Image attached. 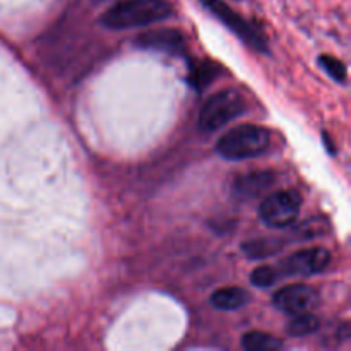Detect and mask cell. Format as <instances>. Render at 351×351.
Here are the masks:
<instances>
[{
    "label": "cell",
    "mask_w": 351,
    "mask_h": 351,
    "mask_svg": "<svg viewBox=\"0 0 351 351\" xmlns=\"http://www.w3.org/2000/svg\"><path fill=\"white\" fill-rule=\"evenodd\" d=\"M173 7L167 0H122L110 7L99 23L108 29H130L168 19Z\"/></svg>",
    "instance_id": "1"
},
{
    "label": "cell",
    "mask_w": 351,
    "mask_h": 351,
    "mask_svg": "<svg viewBox=\"0 0 351 351\" xmlns=\"http://www.w3.org/2000/svg\"><path fill=\"white\" fill-rule=\"evenodd\" d=\"M271 144V132L261 125H239L226 132L216 144L219 156L230 161L249 160L267 151Z\"/></svg>",
    "instance_id": "2"
},
{
    "label": "cell",
    "mask_w": 351,
    "mask_h": 351,
    "mask_svg": "<svg viewBox=\"0 0 351 351\" xmlns=\"http://www.w3.org/2000/svg\"><path fill=\"white\" fill-rule=\"evenodd\" d=\"M245 112V101L235 89H223L209 96L199 112L197 127L201 132L213 134Z\"/></svg>",
    "instance_id": "3"
},
{
    "label": "cell",
    "mask_w": 351,
    "mask_h": 351,
    "mask_svg": "<svg viewBox=\"0 0 351 351\" xmlns=\"http://www.w3.org/2000/svg\"><path fill=\"white\" fill-rule=\"evenodd\" d=\"M302 195L293 189L269 194L259 206L261 219L271 228H285L300 215Z\"/></svg>",
    "instance_id": "4"
},
{
    "label": "cell",
    "mask_w": 351,
    "mask_h": 351,
    "mask_svg": "<svg viewBox=\"0 0 351 351\" xmlns=\"http://www.w3.org/2000/svg\"><path fill=\"white\" fill-rule=\"evenodd\" d=\"M209 12L215 14L230 31L237 34L240 40L245 41L249 47H252L257 51H267V40L263 34V31L257 29L250 23H247L240 14H237L228 3L223 0H199Z\"/></svg>",
    "instance_id": "5"
},
{
    "label": "cell",
    "mask_w": 351,
    "mask_h": 351,
    "mask_svg": "<svg viewBox=\"0 0 351 351\" xmlns=\"http://www.w3.org/2000/svg\"><path fill=\"white\" fill-rule=\"evenodd\" d=\"M331 263V254L322 247L298 250L281 263V276H312L322 273Z\"/></svg>",
    "instance_id": "6"
},
{
    "label": "cell",
    "mask_w": 351,
    "mask_h": 351,
    "mask_svg": "<svg viewBox=\"0 0 351 351\" xmlns=\"http://www.w3.org/2000/svg\"><path fill=\"white\" fill-rule=\"evenodd\" d=\"M273 304L285 314H304L319 304V293L308 285H288L274 293Z\"/></svg>",
    "instance_id": "7"
},
{
    "label": "cell",
    "mask_w": 351,
    "mask_h": 351,
    "mask_svg": "<svg viewBox=\"0 0 351 351\" xmlns=\"http://www.w3.org/2000/svg\"><path fill=\"white\" fill-rule=\"evenodd\" d=\"M134 45L141 50L160 51L168 55H182L185 51V40L177 29H153L139 34Z\"/></svg>",
    "instance_id": "8"
},
{
    "label": "cell",
    "mask_w": 351,
    "mask_h": 351,
    "mask_svg": "<svg viewBox=\"0 0 351 351\" xmlns=\"http://www.w3.org/2000/svg\"><path fill=\"white\" fill-rule=\"evenodd\" d=\"M274 184H276V175L273 171H250V173L237 178L233 191L240 199H254L269 191Z\"/></svg>",
    "instance_id": "9"
},
{
    "label": "cell",
    "mask_w": 351,
    "mask_h": 351,
    "mask_svg": "<svg viewBox=\"0 0 351 351\" xmlns=\"http://www.w3.org/2000/svg\"><path fill=\"white\" fill-rule=\"evenodd\" d=\"M249 302V295L245 290L237 287L219 288L211 295V304L219 311H237Z\"/></svg>",
    "instance_id": "10"
},
{
    "label": "cell",
    "mask_w": 351,
    "mask_h": 351,
    "mask_svg": "<svg viewBox=\"0 0 351 351\" xmlns=\"http://www.w3.org/2000/svg\"><path fill=\"white\" fill-rule=\"evenodd\" d=\"M242 346L247 351H278L283 348V341L266 332L252 331L243 336Z\"/></svg>",
    "instance_id": "11"
},
{
    "label": "cell",
    "mask_w": 351,
    "mask_h": 351,
    "mask_svg": "<svg viewBox=\"0 0 351 351\" xmlns=\"http://www.w3.org/2000/svg\"><path fill=\"white\" fill-rule=\"evenodd\" d=\"M283 249L281 240H249L243 243L242 250L249 259H266V257L274 256Z\"/></svg>",
    "instance_id": "12"
},
{
    "label": "cell",
    "mask_w": 351,
    "mask_h": 351,
    "mask_svg": "<svg viewBox=\"0 0 351 351\" xmlns=\"http://www.w3.org/2000/svg\"><path fill=\"white\" fill-rule=\"evenodd\" d=\"M319 319L315 315L304 312V314L295 315L293 321L288 324L287 332L293 338H302V336H308L312 332H315L319 329Z\"/></svg>",
    "instance_id": "13"
},
{
    "label": "cell",
    "mask_w": 351,
    "mask_h": 351,
    "mask_svg": "<svg viewBox=\"0 0 351 351\" xmlns=\"http://www.w3.org/2000/svg\"><path fill=\"white\" fill-rule=\"evenodd\" d=\"M281 278L280 271L273 266H263L254 269V273L250 274V283L257 288H269L274 283H278V280Z\"/></svg>",
    "instance_id": "14"
},
{
    "label": "cell",
    "mask_w": 351,
    "mask_h": 351,
    "mask_svg": "<svg viewBox=\"0 0 351 351\" xmlns=\"http://www.w3.org/2000/svg\"><path fill=\"white\" fill-rule=\"evenodd\" d=\"M319 65L328 72V75L331 79H335L336 82H346V75H348V71H346V65L343 64L338 58L331 57V55H321L319 57Z\"/></svg>",
    "instance_id": "15"
},
{
    "label": "cell",
    "mask_w": 351,
    "mask_h": 351,
    "mask_svg": "<svg viewBox=\"0 0 351 351\" xmlns=\"http://www.w3.org/2000/svg\"><path fill=\"white\" fill-rule=\"evenodd\" d=\"M215 75H216V69L213 67V65L202 64V65H197V67L192 69L191 82L194 84V88L202 89V88H206V86H208L213 79H215Z\"/></svg>",
    "instance_id": "16"
}]
</instances>
